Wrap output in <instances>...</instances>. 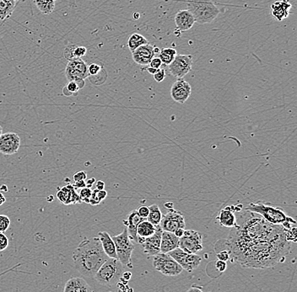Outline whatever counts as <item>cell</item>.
I'll return each mask as SVG.
<instances>
[{
  "label": "cell",
  "instance_id": "d4e9b609",
  "mask_svg": "<svg viewBox=\"0 0 297 292\" xmlns=\"http://www.w3.org/2000/svg\"><path fill=\"white\" fill-rule=\"evenodd\" d=\"M16 0H0V20L9 18L17 5Z\"/></svg>",
  "mask_w": 297,
  "mask_h": 292
},
{
  "label": "cell",
  "instance_id": "7dc6e473",
  "mask_svg": "<svg viewBox=\"0 0 297 292\" xmlns=\"http://www.w3.org/2000/svg\"><path fill=\"white\" fill-rule=\"evenodd\" d=\"M96 183V179L95 178H91V179H86L85 180V184L88 188H91Z\"/></svg>",
  "mask_w": 297,
  "mask_h": 292
},
{
  "label": "cell",
  "instance_id": "9c48e42d",
  "mask_svg": "<svg viewBox=\"0 0 297 292\" xmlns=\"http://www.w3.org/2000/svg\"><path fill=\"white\" fill-rule=\"evenodd\" d=\"M179 248L189 254H197L203 249L202 235L197 231L185 230L179 238Z\"/></svg>",
  "mask_w": 297,
  "mask_h": 292
},
{
  "label": "cell",
  "instance_id": "4316f807",
  "mask_svg": "<svg viewBox=\"0 0 297 292\" xmlns=\"http://www.w3.org/2000/svg\"><path fill=\"white\" fill-rule=\"evenodd\" d=\"M40 12L50 15L55 10L56 0H32Z\"/></svg>",
  "mask_w": 297,
  "mask_h": 292
},
{
  "label": "cell",
  "instance_id": "277c9868",
  "mask_svg": "<svg viewBox=\"0 0 297 292\" xmlns=\"http://www.w3.org/2000/svg\"><path fill=\"white\" fill-rule=\"evenodd\" d=\"M123 271V264L118 258H108L93 277L101 286L111 287L119 282Z\"/></svg>",
  "mask_w": 297,
  "mask_h": 292
},
{
  "label": "cell",
  "instance_id": "f35d334b",
  "mask_svg": "<svg viewBox=\"0 0 297 292\" xmlns=\"http://www.w3.org/2000/svg\"><path fill=\"white\" fill-rule=\"evenodd\" d=\"M166 70L163 69H159L157 73L154 74V79L157 81V83H161L166 78Z\"/></svg>",
  "mask_w": 297,
  "mask_h": 292
},
{
  "label": "cell",
  "instance_id": "7402d4cb",
  "mask_svg": "<svg viewBox=\"0 0 297 292\" xmlns=\"http://www.w3.org/2000/svg\"><path fill=\"white\" fill-rule=\"evenodd\" d=\"M93 291L86 280L80 277H74L66 282L64 292H89Z\"/></svg>",
  "mask_w": 297,
  "mask_h": 292
},
{
  "label": "cell",
  "instance_id": "f1b7e54d",
  "mask_svg": "<svg viewBox=\"0 0 297 292\" xmlns=\"http://www.w3.org/2000/svg\"><path fill=\"white\" fill-rule=\"evenodd\" d=\"M177 55L178 54H177V50L176 49L170 48V47H166V48H162V49L159 50V56L158 57H159V59L161 60L162 64L168 66L174 60Z\"/></svg>",
  "mask_w": 297,
  "mask_h": 292
},
{
  "label": "cell",
  "instance_id": "44dd1931",
  "mask_svg": "<svg viewBox=\"0 0 297 292\" xmlns=\"http://www.w3.org/2000/svg\"><path fill=\"white\" fill-rule=\"evenodd\" d=\"M179 248V237L171 232L162 231L160 241V253L168 254L172 250Z\"/></svg>",
  "mask_w": 297,
  "mask_h": 292
},
{
  "label": "cell",
  "instance_id": "ab89813d",
  "mask_svg": "<svg viewBox=\"0 0 297 292\" xmlns=\"http://www.w3.org/2000/svg\"><path fill=\"white\" fill-rule=\"evenodd\" d=\"M216 257L218 259L222 260V261L227 262L230 260V255H229L228 251L225 249H221L218 252H216Z\"/></svg>",
  "mask_w": 297,
  "mask_h": 292
},
{
  "label": "cell",
  "instance_id": "2e32d148",
  "mask_svg": "<svg viewBox=\"0 0 297 292\" xmlns=\"http://www.w3.org/2000/svg\"><path fill=\"white\" fill-rule=\"evenodd\" d=\"M191 85L183 78H178V80L172 84L171 96L175 102L184 104L191 95Z\"/></svg>",
  "mask_w": 297,
  "mask_h": 292
},
{
  "label": "cell",
  "instance_id": "d6a6232c",
  "mask_svg": "<svg viewBox=\"0 0 297 292\" xmlns=\"http://www.w3.org/2000/svg\"><path fill=\"white\" fill-rule=\"evenodd\" d=\"M79 91L80 90L79 88L78 84H76L75 81H69V84L63 89V93L66 97L72 96V95H76Z\"/></svg>",
  "mask_w": 297,
  "mask_h": 292
},
{
  "label": "cell",
  "instance_id": "7bdbcfd3",
  "mask_svg": "<svg viewBox=\"0 0 297 292\" xmlns=\"http://www.w3.org/2000/svg\"><path fill=\"white\" fill-rule=\"evenodd\" d=\"M74 181H85L87 179V174L85 171H78L73 176Z\"/></svg>",
  "mask_w": 297,
  "mask_h": 292
},
{
  "label": "cell",
  "instance_id": "91938a15",
  "mask_svg": "<svg viewBox=\"0 0 297 292\" xmlns=\"http://www.w3.org/2000/svg\"><path fill=\"white\" fill-rule=\"evenodd\" d=\"M16 1H17V2H24L25 0H16Z\"/></svg>",
  "mask_w": 297,
  "mask_h": 292
},
{
  "label": "cell",
  "instance_id": "6f0895ef",
  "mask_svg": "<svg viewBox=\"0 0 297 292\" xmlns=\"http://www.w3.org/2000/svg\"><path fill=\"white\" fill-rule=\"evenodd\" d=\"M165 206H166V208L172 209L173 208V204L172 203H166Z\"/></svg>",
  "mask_w": 297,
  "mask_h": 292
},
{
  "label": "cell",
  "instance_id": "f907efd6",
  "mask_svg": "<svg viewBox=\"0 0 297 292\" xmlns=\"http://www.w3.org/2000/svg\"><path fill=\"white\" fill-rule=\"evenodd\" d=\"M122 277L123 278V279H124V280H128H128L131 279L132 273L131 272H124V271H123Z\"/></svg>",
  "mask_w": 297,
  "mask_h": 292
},
{
  "label": "cell",
  "instance_id": "cb8c5ba5",
  "mask_svg": "<svg viewBox=\"0 0 297 292\" xmlns=\"http://www.w3.org/2000/svg\"><path fill=\"white\" fill-rule=\"evenodd\" d=\"M216 219L222 227H229V228L234 227L237 222L236 215L234 214V212H232L231 206H227L221 210Z\"/></svg>",
  "mask_w": 297,
  "mask_h": 292
},
{
  "label": "cell",
  "instance_id": "74e56055",
  "mask_svg": "<svg viewBox=\"0 0 297 292\" xmlns=\"http://www.w3.org/2000/svg\"><path fill=\"white\" fill-rule=\"evenodd\" d=\"M9 246V238L3 233H0V252L4 251Z\"/></svg>",
  "mask_w": 297,
  "mask_h": 292
},
{
  "label": "cell",
  "instance_id": "b9f144b4",
  "mask_svg": "<svg viewBox=\"0 0 297 292\" xmlns=\"http://www.w3.org/2000/svg\"><path fill=\"white\" fill-rule=\"evenodd\" d=\"M149 66L151 67V68H154V69H159L162 66V62H161V60L159 59V57L154 56L152 60L149 63Z\"/></svg>",
  "mask_w": 297,
  "mask_h": 292
},
{
  "label": "cell",
  "instance_id": "9a60e30c",
  "mask_svg": "<svg viewBox=\"0 0 297 292\" xmlns=\"http://www.w3.org/2000/svg\"><path fill=\"white\" fill-rule=\"evenodd\" d=\"M159 50L158 47H155L150 43L145 44L132 52V57L134 62L139 65H149L150 61L154 56H156V54L159 52Z\"/></svg>",
  "mask_w": 297,
  "mask_h": 292
},
{
  "label": "cell",
  "instance_id": "ac0fdd59",
  "mask_svg": "<svg viewBox=\"0 0 297 292\" xmlns=\"http://www.w3.org/2000/svg\"><path fill=\"white\" fill-rule=\"evenodd\" d=\"M57 197L64 205H68L70 204H80L81 201L79 199L78 193L75 191L73 184H67L63 188L58 189Z\"/></svg>",
  "mask_w": 297,
  "mask_h": 292
},
{
  "label": "cell",
  "instance_id": "9f6ffc18",
  "mask_svg": "<svg viewBox=\"0 0 297 292\" xmlns=\"http://www.w3.org/2000/svg\"><path fill=\"white\" fill-rule=\"evenodd\" d=\"M70 6H76V0H69Z\"/></svg>",
  "mask_w": 297,
  "mask_h": 292
},
{
  "label": "cell",
  "instance_id": "680465c9",
  "mask_svg": "<svg viewBox=\"0 0 297 292\" xmlns=\"http://www.w3.org/2000/svg\"><path fill=\"white\" fill-rule=\"evenodd\" d=\"M2 133H3V128L0 126V136L2 135Z\"/></svg>",
  "mask_w": 297,
  "mask_h": 292
},
{
  "label": "cell",
  "instance_id": "bcb514c9",
  "mask_svg": "<svg viewBox=\"0 0 297 292\" xmlns=\"http://www.w3.org/2000/svg\"><path fill=\"white\" fill-rule=\"evenodd\" d=\"M73 186H74L75 189H79V190H80L82 188L86 186L85 181H75V183L73 184Z\"/></svg>",
  "mask_w": 297,
  "mask_h": 292
},
{
  "label": "cell",
  "instance_id": "f6af8a7d",
  "mask_svg": "<svg viewBox=\"0 0 297 292\" xmlns=\"http://www.w3.org/2000/svg\"><path fill=\"white\" fill-rule=\"evenodd\" d=\"M216 267L219 272H225V270H226V268H227V264H226V262L222 261V260H218V261L216 262Z\"/></svg>",
  "mask_w": 297,
  "mask_h": 292
},
{
  "label": "cell",
  "instance_id": "3957f363",
  "mask_svg": "<svg viewBox=\"0 0 297 292\" xmlns=\"http://www.w3.org/2000/svg\"><path fill=\"white\" fill-rule=\"evenodd\" d=\"M246 211L255 212L262 216L266 221L275 225H281L285 230L291 229L297 225V221L293 218L285 214L283 209L275 206L264 201H256L250 203L247 205Z\"/></svg>",
  "mask_w": 297,
  "mask_h": 292
},
{
  "label": "cell",
  "instance_id": "4dcf8cb0",
  "mask_svg": "<svg viewBox=\"0 0 297 292\" xmlns=\"http://www.w3.org/2000/svg\"><path fill=\"white\" fill-rule=\"evenodd\" d=\"M106 196H107V192L105 190L96 189V190H92L89 204L91 205H99L100 202L106 199Z\"/></svg>",
  "mask_w": 297,
  "mask_h": 292
},
{
  "label": "cell",
  "instance_id": "8d00e7d4",
  "mask_svg": "<svg viewBox=\"0 0 297 292\" xmlns=\"http://www.w3.org/2000/svg\"><path fill=\"white\" fill-rule=\"evenodd\" d=\"M75 45H69L68 47H65V49H64V52H63V55H64V57H65L66 59L68 60V61H70V60L75 59Z\"/></svg>",
  "mask_w": 297,
  "mask_h": 292
},
{
  "label": "cell",
  "instance_id": "681fc988",
  "mask_svg": "<svg viewBox=\"0 0 297 292\" xmlns=\"http://www.w3.org/2000/svg\"><path fill=\"white\" fill-rule=\"evenodd\" d=\"M185 228H178L177 230H175L174 232V234H175L176 236L178 237H181L182 235H183V233H184Z\"/></svg>",
  "mask_w": 297,
  "mask_h": 292
},
{
  "label": "cell",
  "instance_id": "484cf974",
  "mask_svg": "<svg viewBox=\"0 0 297 292\" xmlns=\"http://www.w3.org/2000/svg\"><path fill=\"white\" fill-rule=\"evenodd\" d=\"M157 226H155L147 220L141 221L137 227L138 238H145L147 237L151 236L157 230Z\"/></svg>",
  "mask_w": 297,
  "mask_h": 292
},
{
  "label": "cell",
  "instance_id": "e575fe53",
  "mask_svg": "<svg viewBox=\"0 0 297 292\" xmlns=\"http://www.w3.org/2000/svg\"><path fill=\"white\" fill-rule=\"evenodd\" d=\"M11 221L10 218L5 215H0V233L6 232L10 227Z\"/></svg>",
  "mask_w": 297,
  "mask_h": 292
},
{
  "label": "cell",
  "instance_id": "1f68e13d",
  "mask_svg": "<svg viewBox=\"0 0 297 292\" xmlns=\"http://www.w3.org/2000/svg\"><path fill=\"white\" fill-rule=\"evenodd\" d=\"M88 78L91 84H94V85H101L107 79V73H106V69L103 68L98 74L95 75V76H89Z\"/></svg>",
  "mask_w": 297,
  "mask_h": 292
},
{
  "label": "cell",
  "instance_id": "ba28073f",
  "mask_svg": "<svg viewBox=\"0 0 297 292\" xmlns=\"http://www.w3.org/2000/svg\"><path fill=\"white\" fill-rule=\"evenodd\" d=\"M65 76L69 81H75L79 90L85 87V79L88 78V66L81 58H75L69 61L65 69Z\"/></svg>",
  "mask_w": 297,
  "mask_h": 292
},
{
  "label": "cell",
  "instance_id": "5b68a950",
  "mask_svg": "<svg viewBox=\"0 0 297 292\" xmlns=\"http://www.w3.org/2000/svg\"><path fill=\"white\" fill-rule=\"evenodd\" d=\"M187 6L198 24H210L219 16V9L210 0H187Z\"/></svg>",
  "mask_w": 297,
  "mask_h": 292
},
{
  "label": "cell",
  "instance_id": "f546056e",
  "mask_svg": "<svg viewBox=\"0 0 297 292\" xmlns=\"http://www.w3.org/2000/svg\"><path fill=\"white\" fill-rule=\"evenodd\" d=\"M149 210H150V212H149L146 220L155 226H158L162 218V213L159 209V205L153 204V205H150Z\"/></svg>",
  "mask_w": 297,
  "mask_h": 292
},
{
  "label": "cell",
  "instance_id": "8992f818",
  "mask_svg": "<svg viewBox=\"0 0 297 292\" xmlns=\"http://www.w3.org/2000/svg\"><path fill=\"white\" fill-rule=\"evenodd\" d=\"M113 240L116 247L118 259L123 264V266H128L132 269V254L135 250V245L128 236L127 227L119 235L113 237Z\"/></svg>",
  "mask_w": 297,
  "mask_h": 292
},
{
  "label": "cell",
  "instance_id": "c3c4849f",
  "mask_svg": "<svg viewBox=\"0 0 297 292\" xmlns=\"http://www.w3.org/2000/svg\"><path fill=\"white\" fill-rule=\"evenodd\" d=\"M96 189H97V190H105V183L103 181H97L96 183Z\"/></svg>",
  "mask_w": 297,
  "mask_h": 292
},
{
  "label": "cell",
  "instance_id": "83f0119b",
  "mask_svg": "<svg viewBox=\"0 0 297 292\" xmlns=\"http://www.w3.org/2000/svg\"><path fill=\"white\" fill-rule=\"evenodd\" d=\"M148 43H149V41L147 39L139 33L132 34L128 40V47L131 53L136 50L138 47Z\"/></svg>",
  "mask_w": 297,
  "mask_h": 292
},
{
  "label": "cell",
  "instance_id": "8fae6325",
  "mask_svg": "<svg viewBox=\"0 0 297 292\" xmlns=\"http://www.w3.org/2000/svg\"><path fill=\"white\" fill-rule=\"evenodd\" d=\"M163 231L174 233L178 228H185V218L180 211L175 209H169L166 215H162V218L159 224Z\"/></svg>",
  "mask_w": 297,
  "mask_h": 292
},
{
  "label": "cell",
  "instance_id": "7c38bea8",
  "mask_svg": "<svg viewBox=\"0 0 297 292\" xmlns=\"http://www.w3.org/2000/svg\"><path fill=\"white\" fill-rule=\"evenodd\" d=\"M170 73L177 78H183L193 68L192 55H177L169 65Z\"/></svg>",
  "mask_w": 297,
  "mask_h": 292
},
{
  "label": "cell",
  "instance_id": "30bf717a",
  "mask_svg": "<svg viewBox=\"0 0 297 292\" xmlns=\"http://www.w3.org/2000/svg\"><path fill=\"white\" fill-rule=\"evenodd\" d=\"M168 255L172 256V258L181 265L183 270L188 271L189 273L195 271L202 261V258L197 254L185 252L180 248H177L174 250H172L168 253Z\"/></svg>",
  "mask_w": 297,
  "mask_h": 292
},
{
  "label": "cell",
  "instance_id": "11a10c76",
  "mask_svg": "<svg viewBox=\"0 0 297 292\" xmlns=\"http://www.w3.org/2000/svg\"><path fill=\"white\" fill-rule=\"evenodd\" d=\"M139 17H140V14L138 12H135L133 14V18L135 19H139Z\"/></svg>",
  "mask_w": 297,
  "mask_h": 292
},
{
  "label": "cell",
  "instance_id": "e0dca14e",
  "mask_svg": "<svg viewBox=\"0 0 297 292\" xmlns=\"http://www.w3.org/2000/svg\"><path fill=\"white\" fill-rule=\"evenodd\" d=\"M271 16L277 21H282L291 15L292 4L289 0H278L271 4Z\"/></svg>",
  "mask_w": 297,
  "mask_h": 292
},
{
  "label": "cell",
  "instance_id": "603a6c76",
  "mask_svg": "<svg viewBox=\"0 0 297 292\" xmlns=\"http://www.w3.org/2000/svg\"><path fill=\"white\" fill-rule=\"evenodd\" d=\"M98 236L104 252L108 256V258H118L115 243L113 242V237L110 236L109 233L107 232H100L98 233Z\"/></svg>",
  "mask_w": 297,
  "mask_h": 292
},
{
  "label": "cell",
  "instance_id": "52a82bcc",
  "mask_svg": "<svg viewBox=\"0 0 297 292\" xmlns=\"http://www.w3.org/2000/svg\"><path fill=\"white\" fill-rule=\"evenodd\" d=\"M153 257L154 268L166 276H177L183 271L181 265L168 254L159 253Z\"/></svg>",
  "mask_w": 297,
  "mask_h": 292
},
{
  "label": "cell",
  "instance_id": "60d3db41",
  "mask_svg": "<svg viewBox=\"0 0 297 292\" xmlns=\"http://www.w3.org/2000/svg\"><path fill=\"white\" fill-rule=\"evenodd\" d=\"M87 53V49L85 47H78L75 46V58H82L83 56H85Z\"/></svg>",
  "mask_w": 297,
  "mask_h": 292
},
{
  "label": "cell",
  "instance_id": "816d5d0a",
  "mask_svg": "<svg viewBox=\"0 0 297 292\" xmlns=\"http://www.w3.org/2000/svg\"><path fill=\"white\" fill-rule=\"evenodd\" d=\"M5 201H6V198H5V196H3V194L0 192V206L3 205V204L5 203Z\"/></svg>",
  "mask_w": 297,
  "mask_h": 292
},
{
  "label": "cell",
  "instance_id": "4fadbf2b",
  "mask_svg": "<svg viewBox=\"0 0 297 292\" xmlns=\"http://www.w3.org/2000/svg\"><path fill=\"white\" fill-rule=\"evenodd\" d=\"M162 229L157 226V230L151 235L145 238H138V243L143 247L144 254L149 256H154L160 253V241H161V234Z\"/></svg>",
  "mask_w": 297,
  "mask_h": 292
},
{
  "label": "cell",
  "instance_id": "5bb4252c",
  "mask_svg": "<svg viewBox=\"0 0 297 292\" xmlns=\"http://www.w3.org/2000/svg\"><path fill=\"white\" fill-rule=\"evenodd\" d=\"M20 146V137L14 132L2 133L0 136V152L4 155H13L18 152Z\"/></svg>",
  "mask_w": 297,
  "mask_h": 292
},
{
  "label": "cell",
  "instance_id": "7a4b0ae2",
  "mask_svg": "<svg viewBox=\"0 0 297 292\" xmlns=\"http://www.w3.org/2000/svg\"><path fill=\"white\" fill-rule=\"evenodd\" d=\"M75 268L87 277H93L108 258L104 252L99 237L85 238L75 249L72 255Z\"/></svg>",
  "mask_w": 297,
  "mask_h": 292
},
{
  "label": "cell",
  "instance_id": "d6986e66",
  "mask_svg": "<svg viewBox=\"0 0 297 292\" xmlns=\"http://www.w3.org/2000/svg\"><path fill=\"white\" fill-rule=\"evenodd\" d=\"M175 24L177 31H187L194 26L195 19L191 12L188 10H180L176 14Z\"/></svg>",
  "mask_w": 297,
  "mask_h": 292
},
{
  "label": "cell",
  "instance_id": "ee69618b",
  "mask_svg": "<svg viewBox=\"0 0 297 292\" xmlns=\"http://www.w3.org/2000/svg\"><path fill=\"white\" fill-rule=\"evenodd\" d=\"M138 212L141 218H144V219H147L150 210H149V207H147V206L142 205V206H140V207L139 208Z\"/></svg>",
  "mask_w": 297,
  "mask_h": 292
},
{
  "label": "cell",
  "instance_id": "db71d44e",
  "mask_svg": "<svg viewBox=\"0 0 297 292\" xmlns=\"http://www.w3.org/2000/svg\"><path fill=\"white\" fill-rule=\"evenodd\" d=\"M202 290H203V288H202V287H200V286H195V285H193V286H192V288H190V289L188 290V292H191V291H202Z\"/></svg>",
  "mask_w": 297,
  "mask_h": 292
},
{
  "label": "cell",
  "instance_id": "836d02e7",
  "mask_svg": "<svg viewBox=\"0 0 297 292\" xmlns=\"http://www.w3.org/2000/svg\"><path fill=\"white\" fill-rule=\"evenodd\" d=\"M91 193H92V190H91V188L85 186L80 189L79 193V199H80L81 202H85V203L89 204L90 199H91Z\"/></svg>",
  "mask_w": 297,
  "mask_h": 292
},
{
  "label": "cell",
  "instance_id": "ffe728a7",
  "mask_svg": "<svg viewBox=\"0 0 297 292\" xmlns=\"http://www.w3.org/2000/svg\"><path fill=\"white\" fill-rule=\"evenodd\" d=\"M146 220L144 218H141L139 214L138 211H132L128 214V218L126 220H123V224L125 225L128 230V236L130 237L132 241H135V242H138V236H137V227L139 224L140 223L141 221Z\"/></svg>",
  "mask_w": 297,
  "mask_h": 292
},
{
  "label": "cell",
  "instance_id": "f5cc1de1",
  "mask_svg": "<svg viewBox=\"0 0 297 292\" xmlns=\"http://www.w3.org/2000/svg\"><path fill=\"white\" fill-rule=\"evenodd\" d=\"M146 70H147V72L148 73H150V74L154 75L155 74V73H157V70H158V69H154V68H151V67H148L147 69H146Z\"/></svg>",
  "mask_w": 297,
  "mask_h": 292
},
{
  "label": "cell",
  "instance_id": "6da1fadb",
  "mask_svg": "<svg viewBox=\"0 0 297 292\" xmlns=\"http://www.w3.org/2000/svg\"><path fill=\"white\" fill-rule=\"evenodd\" d=\"M236 218L237 222L228 237L216 242V252L227 250L230 260L243 268L265 269L285 261L291 246L281 225L270 223L249 211Z\"/></svg>",
  "mask_w": 297,
  "mask_h": 292
},
{
  "label": "cell",
  "instance_id": "d590c367",
  "mask_svg": "<svg viewBox=\"0 0 297 292\" xmlns=\"http://www.w3.org/2000/svg\"><path fill=\"white\" fill-rule=\"evenodd\" d=\"M104 66L102 64H98V63H91L90 65L88 66V73H89V76H95V75L98 74L100 73L102 69H103ZM88 76V77H89Z\"/></svg>",
  "mask_w": 297,
  "mask_h": 292
}]
</instances>
